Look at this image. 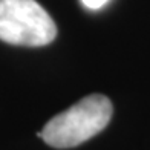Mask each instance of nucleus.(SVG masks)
Masks as SVG:
<instances>
[{
	"mask_svg": "<svg viewBox=\"0 0 150 150\" xmlns=\"http://www.w3.org/2000/svg\"><path fill=\"white\" fill-rule=\"evenodd\" d=\"M112 103L104 95L84 97L46 122L42 139L55 149H71L104 130L112 118Z\"/></svg>",
	"mask_w": 150,
	"mask_h": 150,
	"instance_id": "f257e3e1",
	"label": "nucleus"
},
{
	"mask_svg": "<svg viewBox=\"0 0 150 150\" xmlns=\"http://www.w3.org/2000/svg\"><path fill=\"white\" fill-rule=\"evenodd\" d=\"M57 37V26L35 0H0V40L18 46H45Z\"/></svg>",
	"mask_w": 150,
	"mask_h": 150,
	"instance_id": "f03ea898",
	"label": "nucleus"
},
{
	"mask_svg": "<svg viewBox=\"0 0 150 150\" xmlns=\"http://www.w3.org/2000/svg\"><path fill=\"white\" fill-rule=\"evenodd\" d=\"M107 2L109 0H81V3H83L87 9H100V8H103Z\"/></svg>",
	"mask_w": 150,
	"mask_h": 150,
	"instance_id": "7ed1b4c3",
	"label": "nucleus"
}]
</instances>
